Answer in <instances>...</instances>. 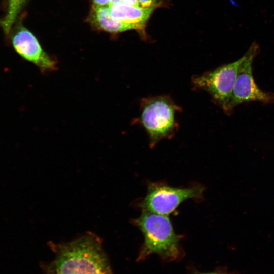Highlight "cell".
Listing matches in <instances>:
<instances>
[{"label":"cell","instance_id":"9","mask_svg":"<svg viewBox=\"0 0 274 274\" xmlns=\"http://www.w3.org/2000/svg\"><path fill=\"white\" fill-rule=\"evenodd\" d=\"M91 20L99 29L110 33H119L129 30H143L144 26L120 21L114 18L109 6L93 5Z\"/></svg>","mask_w":274,"mask_h":274},{"label":"cell","instance_id":"5","mask_svg":"<svg viewBox=\"0 0 274 274\" xmlns=\"http://www.w3.org/2000/svg\"><path fill=\"white\" fill-rule=\"evenodd\" d=\"M243 56L237 60L193 76V85L207 92L213 100L227 111Z\"/></svg>","mask_w":274,"mask_h":274},{"label":"cell","instance_id":"10","mask_svg":"<svg viewBox=\"0 0 274 274\" xmlns=\"http://www.w3.org/2000/svg\"><path fill=\"white\" fill-rule=\"evenodd\" d=\"M25 1L8 0L6 14L0 21V25L6 36L10 35L13 25Z\"/></svg>","mask_w":274,"mask_h":274},{"label":"cell","instance_id":"12","mask_svg":"<svg viewBox=\"0 0 274 274\" xmlns=\"http://www.w3.org/2000/svg\"><path fill=\"white\" fill-rule=\"evenodd\" d=\"M115 0H93V5L99 6H109Z\"/></svg>","mask_w":274,"mask_h":274},{"label":"cell","instance_id":"6","mask_svg":"<svg viewBox=\"0 0 274 274\" xmlns=\"http://www.w3.org/2000/svg\"><path fill=\"white\" fill-rule=\"evenodd\" d=\"M259 51L254 42L245 54L238 71L232 95L227 111L246 102L269 103L274 101V94L261 90L256 84L252 73L253 60Z\"/></svg>","mask_w":274,"mask_h":274},{"label":"cell","instance_id":"7","mask_svg":"<svg viewBox=\"0 0 274 274\" xmlns=\"http://www.w3.org/2000/svg\"><path fill=\"white\" fill-rule=\"evenodd\" d=\"M11 44L15 51L23 59L36 65L43 73L57 68V62L42 49L36 37L21 27L13 33Z\"/></svg>","mask_w":274,"mask_h":274},{"label":"cell","instance_id":"4","mask_svg":"<svg viewBox=\"0 0 274 274\" xmlns=\"http://www.w3.org/2000/svg\"><path fill=\"white\" fill-rule=\"evenodd\" d=\"M204 190L200 185L175 188L162 183H152L149 185L146 195L139 206L143 212L168 216L185 200L200 199Z\"/></svg>","mask_w":274,"mask_h":274},{"label":"cell","instance_id":"13","mask_svg":"<svg viewBox=\"0 0 274 274\" xmlns=\"http://www.w3.org/2000/svg\"><path fill=\"white\" fill-rule=\"evenodd\" d=\"M120 1L127 5L139 7L137 0H120Z\"/></svg>","mask_w":274,"mask_h":274},{"label":"cell","instance_id":"2","mask_svg":"<svg viewBox=\"0 0 274 274\" xmlns=\"http://www.w3.org/2000/svg\"><path fill=\"white\" fill-rule=\"evenodd\" d=\"M132 223L140 229L144 238L138 261L152 254L167 261L181 257L180 237L175 233L168 216L143 212L138 218L132 220Z\"/></svg>","mask_w":274,"mask_h":274},{"label":"cell","instance_id":"3","mask_svg":"<svg viewBox=\"0 0 274 274\" xmlns=\"http://www.w3.org/2000/svg\"><path fill=\"white\" fill-rule=\"evenodd\" d=\"M140 110L139 123L148 136L150 147L172 138L178 129L176 113L180 108L169 96L144 98Z\"/></svg>","mask_w":274,"mask_h":274},{"label":"cell","instance_id":"1","mask_svg":"<svg viewBox=\"0 0 274 274\" xmlns=\"http://www.w3.org/2000/svg\"><path fill=\"white\" fill-rule=\"evenodd\" d=\"M49 245L54 257L41 264L44 274H113L102 240L92 232Z\"/></svg>","mask_w":274,"mask_h":274},{"label":"cell","instance_id":"14","mask_svg":"<svg viewBox=\"0 0 274 274\" xmlns=\"http://www.w3.org/2000/svg\"><path fill=\"white\" fill-rule=\"evenodd\" d=\"M190 274H223L221 273L218 272H208V273H203V272H200L199 271H193Z\"/></svg>","mask_w":274,"mask_h":274},{"label":"cell","instance_id":"8","mask_svg":"<svg viewBox=\"0 0 274 274\" xmlns=\"http://www.w3.org/2000/svg\"><path fill=\"white\" fill-rule=\"evenodd\" d=\"M112 16L120 21L141 25H145L155 8H142L126 4L120 0L109 5Z\"/></svg>","mask_w":274,"mask_h":274},{"label":"cell","instance_id":"11","mask_svg":"<svg viewBox=\"0 0 274 274\" xmlns=\"http://www.w3.org/2000/svg\"><path fill=\"white\" fill-rule=\"evenodd\" d=\"M139 6L142 8H156L157 7L158 0H137Z\"/></svg>","mask_w":274,"mask_h":274}]
</instances>
